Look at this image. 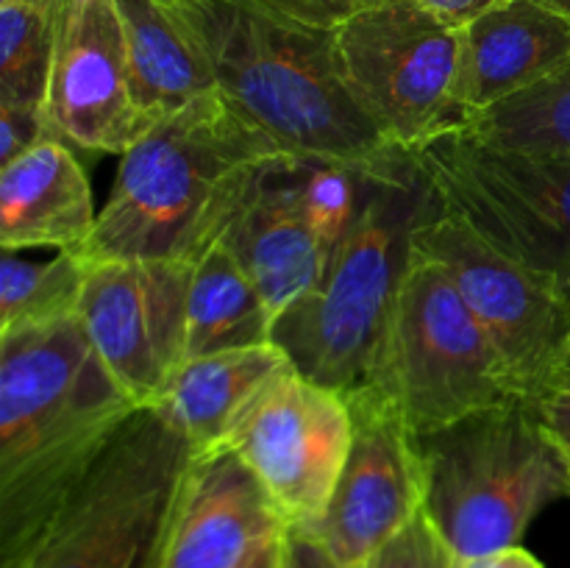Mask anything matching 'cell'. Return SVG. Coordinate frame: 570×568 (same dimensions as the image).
<instances>
[{
  "label": "cell",
  "instance_id": "obj_21",
  "mask_svg": "<svg viewBox=\"0 0 570 568\" xmlns=\"http://www.w3.org/2000/svg\"><path fill=\"white\" fill-rule=\"evenodd\" d=\"M271 340L273 315L259 287L226 237H217L195 262L189 278L184 360Z\"/></svg>",
  "mask_w": 570,
  "mask_h": 568
},
{
  "label": "cell",
  "instance_id": "obj_17",
  "mask_svg": "<svg viewBox=\"0 0 570 568\" xmlns=\"http://www.w3.org/2000/svg\"><path fill=\"white\" fill-rule=\"evenodd\" d=\"M570 61V20L540 0H501L462 26L460 95L468 120Z\"/></svg>",
  "mask_w": 570,
  "mask_h": 568
},
{
  "label": "cell",
  "instance_id": "obj_33",
  "mask_svg": "<svg viewBox=\"0 0 570 568\" xmlns=\"http://www.w3.org/2000/svg\"><path fill=\"white\" fill-rule=\"evenodd\" d=\"M460 568H543V562L523 546H512V549L495 551V555L460 562Z\"/></svg>",
  "mask_w": 570,
  "mask_h": 568
},
{
  "label": "cell",
  "instance_id": "obj_30",
  "mask_svg": "<svg viewBox=\"0 0 570 568\" xmlns=\"http://www.w3.org/2000/svg\"><path fill=\"white\" fill-rule=\"evenodd\" d=\"M234 568H289V529L256 543Z\"/></svg>",
  "mask_w": 570,
  "mask_h": 568
},
{
  "label": "cell",
  "instance_id": "obj_19",
  "mask_svg": "<svg viewBox=\"0 0 570 568\" xmlns=\"http://www.w3.org/2000/svg\"><path fill=\"white\" fill-rule=\"evenodd\" d=\"M289 371L293 362L273 340L193 356L178 365L154 407L187 438L195 454H204L232 445L234 434Z\"/></svg>",
  "mask_w": 570,
  "mask_h": 568
},
{
  "label": "cell",
  "instance_id": "obj_27",
  "mask_svg": "<svg viewBox=\"0 0 570 568\" xmlns=\"http://www.w3.org/2000/svg\"><path fill=\"white\" fill-rule=\"evenodd\" d=\"M254 3L273 11V14L287 17V20L323 28V31H334V28H340L345 20L360 14V11L387 3V0H254Z\"/></svg>",
  "mask_w": 570,
  "mask_h": 568
},
{
  "label": "cell",
  "instance_id": "obj_34",
  "mask_svg": "<svg viewBox=\"0 0 570 568\" xmlns=\"http://www.w3.org/2000/svg\"><path fill=\"white\" fill-rule=\"evenodd\" d=\"M549 388H566V390H570V343L566 345V351H562L560 362H557L554 376H551Z\"/></svg>",
  "mask_w": 570,
  "mask_h": 568
},
{
  "label": "cell",
  "instance_id": "obj_1",
  "mask_svg": "<svg viewBox=\"0 0 570 568\" xmlns=\"http://www.w3.org/2000/svg\"><path fill=\"white\" fill-rule=\"evenodd\" d=\"M137 410L78 315L0 334V557L26 543Z\"/></svg>",
  "mask_w": 570,
  "mask_h": 568
},
{
  "label": "cell",
  "instance_id": "obj_9",
  "mask_svg": "<svg viewBox=\"0 0 570 568\" xmlns=\"http://www.w3.org/2000/svg\"><path fill=\"white\" fill-rule=\"evenodd\" d=\"M337 65L395 148L417 150L468 126L460 95L462 28L421 0H387L334 28Z\"/></svg>",
  "mask_w": 570,
  "mask_h": 568
},
{
  "label": "cell",
  "instance_id": "obj_4",
  "mask_svg": "<svg viewBox=\"0 0 570 568\" xmlns=\"http://www.w3.org/2000/svg\"><path fill=\"white\" fill-rule=\"evenodd\" d=\"M429 200L432 187L410 150L362 170L360 206L321 284L273 323V343L301 376L343 395L371 388Z\"/></svg>",
  "mask_w": 570,
  "mask_h": 568
},
{
  "label": "cell",
  "instance_id": "obj_8",
  "mask_svg": "<svg viewBox=\"0 0 570 568\" xmlns=\"http://www.w3.org/2000/svg\"><path fill=\"white\" fill-rule=\"evenodd\" d=\"M410 154L484 243L570 298V154L504 148L468 128Z\"/></svg>",
  "mask_w": 570,
  "mask_h": 568
},
{
  "label": "cell",
  "instance_id": "obj_10",
  "mask_svg": "<svg viewBox=\"0 0 570 568\" xmlns=\"http://www.w3.org/2000/svg\"><path fill=\"white\" fill-rule=\"evenodd\" d=\"M412 248L438 262L479 326L499 349L523 399L549 390L570 343V301L562 290L484 243L434 195L412 232Z\"/></svg>",
  "mask_w": 570,
  "mask_h": 568
},
{
  "label": "cell",
  "instance_id": "obj_14",
  "mask_svg": "<svg viewBox=\"0 0 570 568\" xmlns=\"http://www.w3.org/2000/svg\"><path fill=\"white\" fill-rule=\"evenodd\" d=\"M45 117L76 150L122 156L148 128L134 104L115 0H67Z\"/></svg>",
  "mask_w": 570,
  "mask_h": 568
},
{
  "label": "cell",
  "instance_id": "obj_5",
  "mask_svg": "<svg viewBox=\"0 0 570 568\" xmlns=\"http://www.w3.org/2000/svg\"><path fill=\"white\" fill-rule=\"evenodd\" d=\"M417 454L423 512L460 562L521 546L534 516L570 496L566 462L523 395L417 432Z\"/></svg>",
  "mask_w": 570,
  "mask_h": 568
},
{
  "label": "cell",
  "instance_id": "obj_20",
  "mask_svg": "<svg viewBox=\"0 0 570 568\" xmlns=\"http://www.w3.org/2000/svg\"><path fill=\"white\" fill-rule=\"evenodd\" d=\"M126 37L134 104L145 128L176 115L217 84L167 0H115Z\"/></svg>",
  "mask_w": 570,
  "mask_h": 568
},
{
  "label": "cell",
  "instance_id": "obj_6",
  "mask_svg": "<svg viewBox=\"0 0 570 568\" xmlns=\"http://www.w3.org/2000/svg\"><path fill=\"white\" fill-rule=\"evenodd\" d=\"M193 457L156 407H139L0 568H159Z\"/></svg>",
  "mask_w": 570,
  "mask_h": 568
},
{
  "label": "cell",
  "instance_id": "obj_2",
  "mask_svg": "<svg viewBox=\"0 0 570 568\" xmlns=\"http://www.w3.org/2000/svg\"><path fill=\"white\" fill-rule=\"evenodd\" d=\"M215 76L217 92L284 156L371 167L393 154L345 87L334 31L254 0H167Z\"/></svg>",
  "mask_w": 570,
  "mask_h": 568
},
{
  "label": "cell",
  "instance_id": "obj_18",
  "mask_svg": "<svg viewBox=\"0 0 570 568\" xmlns=\"http://www.w3.org/2000/svg\"><path fill=\"white\" fill-rule=\"evenodd\" d=\"M98 212L76 148L48 131L0 167V245L3 251H81Z\"/></svg>",
  "mask_w": 570,
  "mask_h": 568
},
{
  "label": "cell",
  "instance_id": "obj_22",
  "mask_svg": "<svg viewBox=\"0 0 570 568\" xmlns=\"http://www.w3.org/2000/svg\"><path fill=\"white\" fill-rule=\"evenodd\" d=\"M67 0H0V104L45 109Z\"/></svg>",
  "mask_w": 570,
  "mask_h": 568
},
{
  "label": "cell",
  "instance_id": "obj_23",
  "mask_svg": "<svg viewBox=\"0 0 570 568\" xmlns=\"http://www.w3.org/2000/svg\"><path fill=\"white\" fill-rule=\"evenodd\" d=\"M89 262L81 251H56L50 262H28L17 251L0 259V334L48 326L78 315Z\"/></svg>",
  "mask_w": 570,
  "mask_h": 568
},
{
  "label": "cell",
  "instance_id": "obj_3",
  "mask_svg": "<svg viewBox=\"0 0 570 568\" xmlns=\"http://www.w3.org/2000/svg\"><path fill=\"white\" fill-rule=\"evenodd\" d=\"M284 156L220 92L154 123L120 156L115 187L98 212L87 262H195L223 237L262 165Z\"/></svg>",
  "mask_w": 570,
  "mask_h": 568
},
{
  "label": "cell",
  "instance_id": "obj_35",
  "mask_svg": "<svg viewBox=\"0 0 570 568\" xmlns=\"http://www.w3.org/2000/svg\"><path fill=\"white\" fill-rule=\"evenodd\" d=\"M543 6H549V9H554L557 14H562L566 20H570V0H540Z\"/></svg>",
  "mask_w": 570,
  "mask_h": 568
},
{
  "label": "cell",
  "instance_id": "obj_26",
  "mask_svg": "<svg viewBox=\"0 0 570 568\" xmlns=\"http://www.w3.org/2000/svg\"><path fill=\"white\" fill-rule=\"evenodd\" d=\"M360 568H460V560L421 510Z\"/></svg>",
  "mask_w": 570,
  "mask_h": 568
},
{
  "label": "cell",
  "instance_id": "obj_24",
  "mask_svg": "<svg viewBox=\"0 0 570 568\" xmlns=\"http://www.w3.org/2000/svg\"><path fill=\"white\" fill-rule=\"evenodd\" d=\"M465 128L504 148L570 154V61L534 87L476 111Z\"/></svg>",
  "mask_w": 570,
  "mask_h": 568
},
{
  "label": "cell",
  "instance_id": "obj_15",
  "mask_svg": "<svg viewBox=\"0 0 570 568\" xmlns=\"http://www.w3.org/2000/svg\"><path fill=\"white\" fill-rule=\"evenodd\" d=\"M282 529L287 521L254 468L220 445L189 462L159 568H234Z\"/></svg>",
  "mask_w": 570,
  "mask_h": 568
},
{
  "label": "cell",
  "instance_id": "obj_31",
  "mask_svg": "<svg viewBox=\"0 0 570 568\" xmlns=\"http://www.w3.org/2000/svg\"><path fill=\"white\" fill-rule=\"evenodd\" d=\"M289 568H348L334 560L315 538L289 529Z\"/></svg>",
  "mask_w": 570,
  "mask_h": 568
},
{
  "label": "cell",
  "instance_id": "obj_13",
  "mask_svg": "<svg viewBox=\"0 0 570 568\" xmlns=\"http://www.w3.org/2000/svg\"><path fill=\"white\" fill-rule=\"evenodd\" d=\"M354 438L321 521L309 529L328 555L360 568L423 510L417 432L376 388L348 395Z\"/></svg>",
  "mask_w": 570,
  "mask_h": 568
},
{
  "label": "cell",
  "instance_id": "obj_11",
  "mask_svg": "<svg viewBox=\"0 0 570 568\" xmlns=\"http://www.w3.org/2000/svg\"><path fill=\"white\" fill-rule=\"evenodd\" d=\"M189 262H89L78 317L104 365L137 407H154L184 362Z\"/></svg>",
  "mask_w": 570,
  "mask_h": 568
},
{
  "label": "cell",
  "instance_id": "obj_32",
  "mask_svg": "<svg viewBox=\"0 0 570 568\" xmlns=\"http://www.w3.org/2000/svg\"><path fill=\"white\" fill-rule=\"evenodd\" d=\"M421 3L426 6V9H432L438 17H443L445 22H451V26L462 28L468 26L473 17L488 11L490 6L501 3V0H421Z\"/></svg>",
  "mask_w": 570,
  "mask_h": 568
},
{
  "label": "cell",
  "instance_id": "obj_16",
  "mask_svg": "<svg viewBox=\"0 0 570 568\" xmlns=\"http://www.w3.org/2000/svg\"><path fill=\"white\" fill-rule=\"evenodd\" d=\"M226 243L259 287L273 323L321 284L332 251L301 206V159L273 156L226 228Z\"/></svg>",
  "mask_w": 570,
  "mask_h": 568
},
{
  "label": "cell",
  "instance_id": "obj_7",
  "mask_svg": "<svg viewBox=\"0 0 570 568\" xmlns=\"http://www.w3.org/2000/svg\"><path fill=\"white\" fill-rule=\"evenodd\" d=\"M371 388L393 399L415 432L521 395L449 273L415 248Z\"/></svg>",
  "mask_w": 570,
  "mask_h": 568
},
{
  "label": "cell",
  "instance_id": "obj_36",
  "mask_svg": "<svg viewBox=\"0 0 570 568\" xmlns=\"http://www.w3.org/2000/svg\"><path fill=\"white\" fill-rule=\"evenodd\" d=\"M568 301H570V298H568Z\"/></svg>",
  "mask_w": 570,
  "mask_h": 568
},
{
  "label": "cell",
  "instance_id": "obj_28",
  "mask_svg": "<svg viewBox=\"0 0 570 568\" xmlns=\"http://www.w3.org/2000/svg\"><path fill=\"white\" fill-rule=\"evenodd\" d=\"M50 131L45 109L0 104V167L14 161Z\"/></svg>",
  "mask_w": 570,
  "mask_h": 568
},
{
  "label": "cell",
  "instance_id": "obj_12",
  "mask_svg": "<svg viewBox=\"0 0 570 568\" xmlns=\"http://www.w3.org/2000/svg\"><path fill=\"white\" fill-rule=\"evenodd\" d=\"M354 438L348 395L284 373L254 415L234 434L293 532H309L326 512Z\"/></svg>",
  "mask_w": 570,
  "mask_h": 568
},
{
  "label": "cell",
  "instance_id": "obj_25",
  "mask_svg": "<svg viewBox=\"0 0 570 568\" xmlns=\"http://www.w3.org/2000/svg\"><path fill=\"white\" fill-rule=\"evenodd\" d=\"M362 170L340 161L301 159V206L321 243L332 254L348 232L360 206Z\"/></svg>",
  "mask_w": 570,
  "mask_h": 568
},
{
  "label": "cell",
  "instance_id": "obj_29",
  "mask_svg": "<svg viewBox=\"0 0 570 568\" xmlns=\"http://www.w3.org/2000/svg\"><path fill=\"white\" fill-rule=\"evenodd\" d=\"M538 407V415L543 421L546 432H549L551 443L560 451L562 462H566L568 471V484H570V390L566 388H549L534 399Z\"/></svg>",
  "mask_w": 570,
  "mask_h": 568
}]
</instances>
